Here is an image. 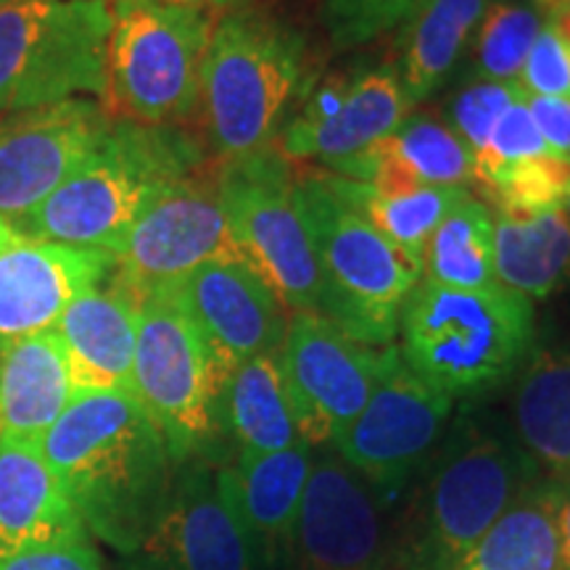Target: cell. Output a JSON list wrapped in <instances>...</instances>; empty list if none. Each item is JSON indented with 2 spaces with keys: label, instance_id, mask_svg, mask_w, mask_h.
Here are the masks:
<instances>
[{
  "label": "cell",
  "instance_id": "obj_1",
  "mask_svg": "<svg viewBox=\"0 0 570 570\" xmlns=\"http://www.w3.org/2000/svg\"><path fill=\"white\" fill-rule=\"evenodd\" d=\"M40 449L88 533L117 552H138L175 481L167 441L138 399L77 391Z\"/></svg>",
  "mask_w": 570,
  "mask_h": 570
},
{
  "label": "cell",
  "instance_id": "obj_2",
  "mask_svg": "<svg viewBox=\"0 0 570 570\" xmlns=\"http://www.w3.org/2000/svg\"><path fill=\"white\" fill-rule=\"evenodd\" d=\"M204 167L202 142L180 127L111 122L88 159L11 227L27 238L117 254L140 212Z\"/></svg>",
  "mask_w": 570,
  "mask_h": 570
},
{
  "label": "cell",
  "instance_id": "obj_3",
  "mask_svg": "<svg viewBox=\"0 0 570 570\" xmlns=\"http://www.w3.org/2000/svg\"><path fill=\"white\" fill-rule=\"evenodd\" d=\"M404 365L439 394H489L520 373L537 344L531 298L510 288L460 291L425 277L399 315Z\"/></svg>",
  "mask_w": 570,
  "mask_h": 570
},
{
  "label": "cell",
  "instance_id": "obj_4",
  "mask_svg": "<svg viewBox=\"0 0 570 570\" xmlns=\"http://www.w3.org/2000/svg\"><path fill=\"white\" fill-rule=\"evenodd\" d=\"M296 206L320 267L315 315L360 344L386 348L423 265L391 244L341 194L333 175H298Z\"/></svg>",
  "mask_w": 570,
  "mask_h": 570
},
{
  "label": "cell",
  "instance_id": "obj_5",
  "mask_svg": "<svg viewBox=\"0 0 570 570\" xmlns=\"http://www.w3.org/2000/svg\"><path fill=\"white\" fill-rule=\"evenodd\" d=\"M306 71L304 38L269 11H227L214 24L202 67L206 140L217 164L277 146L285 109Z\"/></svg>",
  "mask_w": 570,
  "mask_h": 570
},
{
  "label": "cell",
  "instance_id": "obj_6",
  "mask_svg": "<svg viewBox=\"0 0 570 570\" xmlns=\"http://www.w3.org/2000/svg\"><path fill=\"white\" fill-rule=\"evenodd\" d=\"M541 481L518 439L499 425L462 417L431 470L396 570H452L494 520Z\"/></svg>",
  "mask_w": 570,
  "mask_h": 570
},
{
  "label": "cell",
  "instance_id": "obj_7",
  "mask_svg": "<svg viewBox=\"0 0 570 570\" xmlns=\"http://www.w3.org/2000/svg\"><path fill=\"white\" fill-rule=\"evenodd\" d=\"M217 17L164 0H114L106 59L111 122L173 125L202 104V67Z\"/></svg>",
  "mask_w": 570,
  "mask_h": 570
},
{
  "label": "cell",
  "instance_id": "obj_8",
  "mask_svg": "<svg viewBox=\"0 0 570 570\" xmlns=\"http://www.w3.org/2000/svg\"><path fill=\"white\" fill-rule=\"evenodd\" d=\"M109 0L0 3V117L104 96Z\"/></svg>",
  "mask_w": 570,
  "mask_h": 570
},
{
  "label": "cell",
  "instance_id": "obj_9",
  "mask_svg": "<svg viewBox=\"0 0 570 570\" xmlns=\"http://www.w3.org/2000/svg\"><path fill=\"white\" fill-rule=\"evenodd\" d=\"M225 375L206 346L177 288L156 291L138 304L132 396L159 425L175 465L204 458L219 431Z\"/></svg>",
  "mask_w": 570,
  "mask_h": 570
},
{
  "label": "cell",
  "instance_id": "obj_10",
  "mask_svg": "<svg viewBox=\"0 0 570 570\" xmlns=\"http://www.w3.org/2000/svg\"><path fill=\"white\" fill-rule=\"evenodd\" d=\"M217 188L240 259L285 309L317 312L320 267L296 206V175L281 148L217 164Z\"/></svg>",
  "mask_w": 570,
  "mask_h": 570
},
{
  "label": "cell",
  "instance_id": "obj_11",
  "mask_svg": "<svg viewBox=\"0 0 570 570\" xmlns=\"http://www.w3.org/2000/svg\"><path fill=\"white\" fill-rule=\"evenodd\" d=\"M235 244L217 188V169H198L161 190L127 230L111 277L138 298L177 288Z\"/></svg>",
  "mask_w": 570,
  "mask_h": 570
},
{
  "label": "cell",
  "instance_id": "obj_12",
  "mask_svg": "<svg viewBox=\"0 0 570 570\" xmlns=\"http://www.w3.org/2000/svg\"><path fill=\"white\" fill-rule=\"evenodd\" d=\"M391 348L348 338L315 312H294L281 354V370L298 436L306 446L333 444L365 410L386 373Z\"/></svg>",
  "mask_w": 570,
  "mask_h": 570
},
{
  "label": "cell",
  "instance_id": "obj_13",
  "mask_svg": "<svg viewBox=\"0 0 570 570\" xmlns=\"http://www.w3.org/2000/svg\"><path fill=\"white\" fill-rule=\"evenodd\" d=\"M407 111L394 63L333 75L306 98L302 114L281 132L277 148L288 161H317L333 175L367 183L370 154L396 132Z\"/></svg>",
  "mask_w": 570,
  "mask_h": 570
},
{
  "label": "cell",
  "instance_id": "obj_14",
  "mask_svg": "<svg viewBox=\"0 0 570 570\" xmlns=\"http://www.w3.org/2000/svg\"><path fill=\"white\" fill-rule=\"evenodd\" d=\"M452 407V399L420 381L394 346L365 410L333 439V446L381 499L423 465L439 444Z\"/></svg>",
  "mask_w": 570,
  "mask_h": 570
},
{
  "label": "cell",
  "instance_id": "obj_15",
  "mask_svg": "<svg viewBox=\"0 0 570 570\" xmlns=\"http://www.w3.org/2000/svg\"><path fill=\"white\" fill-rule=\"evenodd\" d=\"M111 127L90 98L0 117V219L19 223L92 154Z\"/></svg>",
  "mask_w": 570,
  "mask_h": 570
},
{
  "label": "cell",
  "instance_id": "obj_16",
  "mask_svg": "<svg viewBox=\"0 0 570 570\" xmlns=\"http://www.w3.org/2000/svg\"><path fill=\"white\" fill-rule=\"evenodd\" d=\"M288 550L298 570H396L381 499L338 454L312 462Z\"/></svg>",
  "mask_w": 570,
  "mask_h": 570
},
{
  "label": "cell",
  "instance_id": "obj_17",
  "mask_svg": "<svg viewBox=\"0 0 570 570\" xmlns=\"http://www.w3.org/2000/svg\"><path fill=\"white\" fill-rule=\"evenodd\" d=\"M159 523L135 552V570H252L254 547L204 458L177 465Z\"/></svg>",
  "mask_w": 570,
  "mask_h": 570
},
{
  "label": "cell",
  "instance_id": "obj_18",
  "mask_svg": "<svg viewBox=\"0 0 570 570\" xmlns=\"http://www.w3.org/2000/svg\"><path fill=\"white\" fill-rule=\"evenodd\" d=\"M177 294L202 331L225 381L240 362L281 354L288 312L275 291L238 254L206 262L177 285Z\"/></svg>",
  "mask_w": 570,
  "mask_h": 570
},
{
  "label": "cell",
  "instance_id": "obj_19",
  "mask_svg": "<svg viewBox=\"0 0 570 570\" xmlns=\"http://www.w3.org/2000/svg\"><path fill=\"white\" fill-rule=\"evenodd\" d=\"M114 254L27 238L11 227L0 240V348L51 331L82 291L114 273Z\"/></svg>",
  "mask_w": 570,
  "mask_h": 570
},
{
  "label": "cell",
  "instance_id": "obj_20",
  "mask_svg": "<svg viewBox=\"0 0 570 570\" xmlns=\"http://www.w3.org/2000/svg\"><path fill=\"white\" fill-rule=\"evenodd\" d=\"M138 298L109 275L71 302L51 331L59 336L77 391L132 394V362L138 344Z\"/></svg>",
  "mask_w": 570,
  "mask_h": 570
},
{
  "label": "cell",
  "instance_id": "obj_21",
  "mask_svg": "<svg viewBox=\"0 0 570 570\" xmlns=\"http://www.w3.org/2000/svg\"><path fill=\"white\" fill-rule=\"evenodd\" d=\"M75 537L90 533L40 444L0 436V558Z\"/></svg>",
  "mask_w": 570,
  "mask_h": 570
},
{
  "label": "cell",
  "instance_id": "obj_22",
  "mask_svg": "<svg viewBox=\"0 0 570 570\" xmlns=\"http://www.w3.org/2000/svg\"><path fill=\"white\" fill-rule=\"evenodd\" d=\"M312 446L296 444L267 454L238 452L233 468H219L225 491L254 550H288L302 497L312 473Z\"/></svg>",
  "mask_w": 570,
  "mask_h": 570
},
{
  "label": "cell",
  "instance_id": "obj_23",
  "mask_svg": "<svg viewBox=\"0 0 570 570\" xmlns=\"http://www.w3.org/2000/svg\"><path fill=\"white\" fill-rule=\"evenodd\" d=\"M518 444L544 481H570V344H533L512 389Z\"/></svg>",
  "mask_w": 570,
  "mask_h": 570
},
{
  "label": "cell",
  "instance_id": "obj_24",
  "mask_svg": "<svg viewBox=\"0 0 570 570\" xmlns=\"http://www.w3.org/2000/svg\"><path fill=\"white\" fill-rule=\"evenodd\" d=\"M71 399L69 362L53 331L0 348V436L40 444Z\"/></svg>",
  "mask_w": 570,
  "mask_h": 570
},
{
  "label": "cell",
  "instance_id": "obj_25",
  "mask_svg": "<svg viewBox=\"0 0 570 570\" xmlns=\"http://www.w3.org/2000/svg\"><path fill=\"white\" fill-rule=\"evenodd\" d=\"M491 0H423L399 35L396 75L407 106L431 98L475 38Z\"/></svg>",
  "mask_w": 570,
  "mask_h": 570
},
{
  "label": "cell",
  "instance_id": "obj_26",
  "mask_svg": "<svg viewBox=\"0 0 570 570\" xmlns=\"http://www.w3.org/2000/svg\"><path fill=\"white\" fill-rule=\"evenodd\" d=\"M494 275L525 298H547L570 285V217L566 206L531 217L494 219Z\"/></svg>",
  "mask_w": 570,
  "mask_h": 570
},
{
  "label": "cell",
  "instance_id": "obj_27",
  "mask_svg": "<svg viewBox=\"0 0 570 570\" xmlns=\"http://www.w3.org/2000/svg\"><path fill=\"white\" fill-rule=\"evenodd\" d=\"M219 425L230 433L240 452L248 454L281 452L304 444L277 354L240 362L227 375L219 396Z\"/></svg>",
  "mask_w": 570,
  "mask_h": 570
},
{
  "label": "cell",
  "instance_id": "obj_28",
  "mask_svg": "<svg viewBox=\"0 0 570 570\" xmlns=\"http://www.w3.org/2000/svg\"><path fill=\"white\" fill-rule=\"evenodd\" d=\"M452 570H562L554 483H531Z\"/></svg>",
  "mask_w": 570,
  "mask_h": 570
},
{
  "label": "cell",
  "instance_id": "obj_29",
  "mask_svg": "<svg viewBox=\"0 0 570 570\" xmlns=\"http://www.w3.org/2000/svg\"><path fill=\"white\" fill-rule=\"evenodd\" d=\"M423 277L460 291L502 288L494 275V217L487 204L468 194L441 219L425 244Z\"/></svg>",
  "mask_w": 570,
  "mask_h": 570
},
{
  "label": "cell",
  "instance_id": "obj_30",
  "mask_svg": "<svg viewBox=\"0 0 570 570\" xmlns=\"http://www.w3.org/2000/svg\"><path fill=\"white\" fill-rule=\"evenodd\" d=\"M333 177H336L338 190L352 202L354 209L420 265H423L425 244L441 225V219L470 194L468 188H433V185H428L415 194L383 198L367 183L346 180L338 175Z\"/></svg>",
  "mask_w": 570,
  "mask_h": 570
},
{
  "label": "cell",
  "instance_id": "obj_31",
  "mask_svg": "<svg viewBox=\"0 0 570 570\" xmlns=\"http://www.w3.org/2000/svg\"><path fill=\"white\" fill-rule=\"evenodd\" d=\"M386 148L423 185L468 188L475 185V156L468 142L436 114H412L386 138Z\"/></svg>",
  "mask_w": 570,
  "mask_h": 570
},
{
  "label": "cell",
  "instance_id": "obj_32",
  "mask_svg": "<svg viewBox=\"0 0 570 570\" xmlns=\"http://www.w3.org/2000/svg\"><path fill=\"white\" fill-rule=\"evenodd\" d=\"M541 27L544 19L529 0L489 3L473 38V80L518 82Z\"/></svg>",
  "mask_w": 570,
  "mask_h": 570
},
{
  "label": "cell",
  "instance_id": "obj_33",
  "mask_svg": "<svg viewBox=\"0 0 570 570\" xmlns=\"http://www.w3.org/2000/svg\"><path fill=\"white\" fill-rule=\"evenodd\" d=\"M568 194L570 156L547 151L504 169L483 196L504 217H531V214L566 206Z\"/></svg>",
  "mask_w": 570,
  "mask_h": 570
},
{
  "label": "cell",
  "instance_id": "obj_34",
  "mask_svg": "<svg viewBox=\"0 0 570 570\" xmlns=\"http://www.w3.org/2000/svg\"><path fill=\"white\" fill-rule=\"evenodd\" d=\"M547 151L550 148H547L537 125H533L529 104H525V98H520V101L508 106L502 111V117L494 122V127H491L487 151L475 159V188H481V194H487L489 185L504 169Z\"/></svg>",
  "mask_w": 570,
  "mask_h": 570
},
{
  "label": "cell",
  "instance_id": "obj_35",
  "mask_svg": "<svg viewBox=\"0 0 570 570\" xmlns=\"http://www.w3.org/2000/svg\"><path fill=\"white\" fill-rule=\"evenodd\" d=\"M520 98H525L523 88L518 82H483L470 80L458 96L446 106L444 122L468 142L475 159L487 151V142L491 135V127L502 111L512 106Z\"/></svg>",
  "mask_w": 570,
  "mask_h": 570
},
{
  "label": "cell",
  "instance_id": "obj_36",
  "mask_svg": "<svg viewBox=\"0 0 570 570\" xmlns=\"http://www.w3.org/2000/svg\"><path fill=\"white\" fill-rule=\"evenodd\" d=\"M423 0H327L325 24L333 46L360 48L404 24Z\"/></svg>",
  "mask_w": 570,
  "mask_h": 570
},
{
  "label": "cell",
  "instance_id": "obj_37",
  "mask_svg": "<svg viewBox=\"0 0 570 570\" xmlns=\"http://www.w3.org/2000/svg\"><path fill=\"white\" fill-rule=\"evenodd\" d=\"M518 85L525 96L570 98V46L552 21H544L533 40Z\"/></svg>",
  "mask_w": 570,
  "mask_h": 570
},
{
  "label": "cell",
  "instance_id": "obj_38",
  "mask_svg": "<svg viewBox=\"0 0 570 570\" xmlns=\"http://www.w3.org/2000/svg\"><path fill=\"white\" fill-rule=\"evenodd\" d=\"M0 570H104V562L90 537H75L6 554L0 558Z\"/></svg>",
  "mask_w": 570,
  "mask_h": 570
},
{
  "label": "cell",
  "instance_id": "obj_39",
  "mask_svg": "<svg viewBox=\"0 0 570 570\" xmlns=\"http://www.w3.org/2000/svg\"><path fill=\"white\" fill-rule=\"evenodd\" d=\"M525 104L547 148L570 156V98L525 96Z\"/></svg>",
  "mask_w": 570,
  "mask_h": 570
},
{
  "label": "cell",
  "instance_id": "obj_40",
  "mask_svg": "<svg viewBox=\"0 0 570 570\" xmlns=\"http://www.w3.org/2000/svg\"><path fill=\"white\" fill-rule=\"evenodd\" d=\"M554 512H558L562 570H570V481L554 483Z\"/></svg>",
  "mask_w": 570,
  "mask_h": 570
},
{
  "label": "cell",
  "instance_id": "obj_41",
  "mask_svg": "<svg viewBox=\"0 0 570 570\" xmlns=\"http://www.w3.org/2000/svg\"><path fill=\"white\" fill-rule=\"evenodd\" d=\"M164 3H175V6H188V9H198V11H209V13H219V11H238L252 6L254 0H164Z\"/></svg>",
  "mask_w": 570,
  "mask_h": 570
},
{
  "label": "cell",
  "instance_id": "obj_42",
  "mask_svg": "<svg viewBox=\"0 0 570 570\" xmlns=\"http://www.w3.org/2000/svg\"><path fill=\"white\" fill-rule=\"evenodd\" d=\"M544 21H558L570 11V0H529Z\"/></svg>",
  "mask_w": 570,
  "mask_h": 570
},
{
  "label": "cell",
  "instance_id": "obj_43",
  "mask_svg": "<svg viewBox=\"0 0 570 570\" xmlns=\"http://www.w3.org/2000/svg\"><path fill=\"white\" fill-rule=\"evenodd\" d=\"M552 24L558 27V32L562 35V40H566L568 46H570V11L566 13V17H560L558 21H552Z\"/></svg>",
  "mask_w": 570,
  "mask_h": 570
},
{
  "label": "cell",
  "instance_id": "obj_44",
  "mask_svg": "<svg viewBox=\"0 0 570 570\" xmlns=\"http://www.w3.org/2000/svg\"><path fill=\"white\" fill-rule=\"evenodd\" d=\"M9 230H11V225H9V223H3V219H0V240H3L6 235H9Z\"/></svg>",
  "mask_w": 570,
  "mask_h": 570
},
{
  "label": "cell",
  "instance_id": "obj_45",
  "mask_svg": "<svg viewBox=\"0 0 570 570\" xmlns=\"http://www.w3.org/2000/svg\"><path fill=\"white\" fill-rule=\"evenodd\" d=\"M566 212H568V217H570V194H568V198H566Z\"/></svg>",
  "mask_w": 570,
  "mask_h": 570
},
{
  "label": "cell",
  "instance_id": "obj_46",
  "mask_svg": "<svg viewBox=\"0 0 570 570\" xmlns=\"http://www.w3.org/2000/svg\"><path fill=\"white\" fill-rule=\"evenodd\" d=\"M0 3H6V0H0Z\"/></svg>",
  "mask_w": 570,
  "mask_h": 570
}]
</instances>
